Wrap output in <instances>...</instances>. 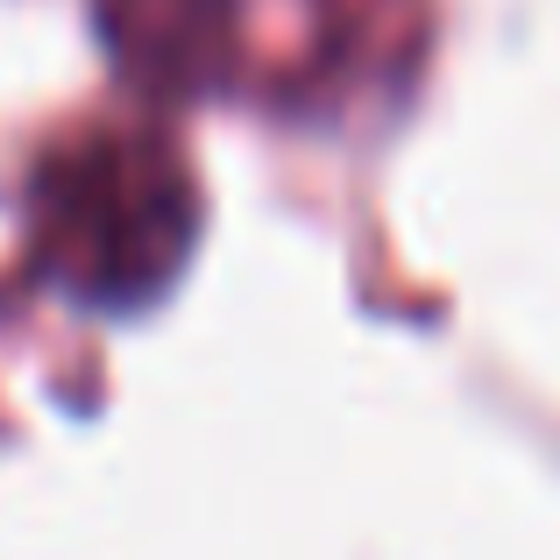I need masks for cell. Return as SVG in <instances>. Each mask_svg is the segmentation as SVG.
<instances>
[{
	"label": "cell",
	"mask_w": 560,
	"mask_h": 560,
	"mask_svg": "<svg viewBox=\"0 0 560 560\" xmlns=\"http://www.w3.org/2000/svg\"><path fill=\"white\" fill-rule=\"evenodd\" d=\"M28 262L79 313L136 319L171 299L206 234L185 150L150 121H93L50 142L22 191Z\"/></svg>",
	"instance_id": "cell-1"
},
{
	"label": "cell",
	"mask_w": 560,
	"mask_h": 560,
	"mask_svg": "<svg viewBox=\"0 0 560 560\" xmlns=\"http://www.w3.org/2000/svg\"><path fill=\"white\" fill-rule=\"evenodd\" d=\"M305 8V57L284 79L299 114H355L390 107L425 65L433 0H299Z\"/></svg>",
	"instance_id": "cell-2"
},
{
	"label": "cell",
	"mask_w": 560,
	"mask_h": 560,
	"mask_svg": "<svg viewBox=\"0 0 560 560\" xmlns=\"http://www.w3.org/2000/svg\"><path fill=\"white\" fill-rule=\"evenodd\" d=\"M114 79L150 107L213 100L242 65V0H93Z\"/></svg>",
	"instance_id": "cell-3"
}]
</instances>
